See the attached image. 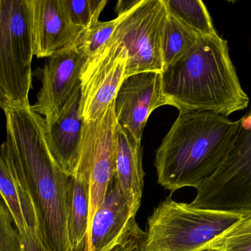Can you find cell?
I'll return each mask as SVG.
<instances>
[{"mask_svg":"<svg viewBox=\"0 0 251 251\" xmlns=\"http://www.w3.org/2000/svg\"><path fill=\"white\" fill-rule=\"evenodd\" d=\"M4 112L6 138L0 155L32 204L44 246L49 251H69L67 210L72 175L51 156L43 116L31 107H8Z\"/></svg>","mask_w":251,"mask_h":251,"instance_id":"obj_1","label":"cell"},{"mask_svg":"<svg viewBox=\"0 0 251 251\" xmlns=\"http://www.w3.org/2000/svg\"><path fill=\"white\" fill-rule=\"evenodd\" d=\"M167 105L180 112H210L228 117L250 103L231 60L228 41L200 36L176 62L161 72Z\"/></svg>","mask_w":251,"mask_h":251,"instance_id":"obj_2","label":"cell"},{"mask_svg":"<svg viewBox=\"0 0 251 251\" xmlns=\"http://www.w3.org/2000/svg\"><path fill=\"white\" fill-rule=\"evenodd\" d=\"M239 121L210 112H180L156 150L158 183L171 193L197 188L225 159Z\"/></svg>","mask_w":251,"mask_h":251,"instance_id":"obj_3","label":"cell"},{"mask_svg":"<svg viewBox=\"0 0 251 251\" xmlns=\"http://www.w3.org/2000/svg\"><path fill=\"white\" fill-rule=\"evenodd\" d=\"M251 215L197 209L165 199L148 218L146 239L140 251H199Z\"/></svg>","mask_w":251,"mask_h":251,"instance_id":"obj_4","label":"cell"},{"mask_svg":"<svg viewBox=\"0 0 251 251\" xmlns=\"http://www.w3.org/2000/svg\"><path fill=\"white\" fill-rule=\"evenodd\" d=\"M33 56L27 0H0V93L6 108L31 107Z\"/></svg>","mask_w":251,"mask_h":251,"instance_id":"obj_5","label":"cell"},{"mask_svg":"<svg viewBox=\"0 0 251 251\" xmlns=\"http://www.w3.org/2000/svg\"><path fill=\"white\" fill-rule=\"evenodd\" d=\"M239 125L225 159L196 188L190 206L222 212H251V108Z\"/></svg>","mask_w":251,"mask_h":251,"instance_id":"obj_6","label":"cell"},{"mask_svg":"<svg viewBox=\"0 0 251 251\" xmlns=\"http://www.w3.org/2000/svg\"><path fill=\"white\" fill-rule=\"evenodd\" d=\"M168 10L163 0H140L123 16L110 41L127 52L126 78L163 70L162 44Z\"/></svg>","mask_w":251,"mask_h":251,"instance_id":"obj_7","label":"cell"},{"mask_svg":"<svg viewBox=\"0 0 251 251\" xmlns=\"http://www.w3.org/2000/svg\"><path fill=\"white\" fill-rule=\"evenodd\" d=\"M118 124L115 100L99 119L84 123L76 169H85L91 173L90 228L114 177Z\"/></svg>","mask_w":251,"mask_h":251,"instance_id":"obj_8","label":"cell"},{"mask_svg":"<svg viewBox=\"0 0 251 251\" xmlns=\"http://www.w3.org/2000/svg\"><path fill=\"white\" fill-rule=\"evenodd\" d=\"M128 55L116 43H108L88 59L81 73L80 112L84 122L99 119L113 103L126 78Z\"/></svg>","mask_w":251,"mask_h":251,"instance_id":"obj_9","label":"cell"},{"mask_svg":"<svg viewBox=\"0 0 251 251\" xmlns=\"http://www.w3.org/2000/svg\"><path fill=\"white\" fill-rule=\"evenodd\" d=\"M122 195L114 177L91 222L88 251H140L146 231Z\"/></svg>","mask_w":251,"mask_h":251,"instance_id":"obj_10","label":"cell"},{"mask_svg":"<svg viewBox=\"0 0 251 251\" xmlns=\"http://www.w3.org/2000/svg\"><path fill=\"white\" fill-rule=\"evenodd\" d=\"M86 60L75 43L49 57L40 71L41 89L31 109L45 119L57 115L80 86L81 73Z\"/></svg>","mask_w":251,"mask_h":251,"instance_id":"obj_11","label":"cell"},{"mask_svg":"<svg viewBox=\"0 0 251 251\" xmlns=\"http://www.w3.org/2000/svg\"><path fill=\"white\" fill-rule=\"evenodd\" d=\"M165 105L161 72H141L125 78L115 99V112L121 126L141 141L151 113Z\"/></svg>","mask_w":251,"mask_h":251,"instance_id":"obj_12","label":"cell"},{"mask_svg":"<svg viewBox=\"0 0 251 251\" xmlns=\"http://www.w3.org/2000/svg\"><path fill=\"white\" fill-rule=\"evenodd\" d=\"M34 56L48 58L72 45L84 30L69 22L60 0H27Z\"/></svg>","mask_w":251,"mask_h":251,"instance_id":"obj_13","label":"cell"},{"mask_svg":"<svg viewBox=\"0 0 251 251\" xmlns=\"http://www.w3.org/2000/svg\"><path fill=\"white\" fill-rule=\"evenodd\" d=\"M81 85L57 115L45 119L49 149L60 167L69 175L76 171L83 131L80 112Z\"/></svg>","mask_w":251,"mask_h":251,"instance_id":"obj_14","label":"cell"},{"mask_svg":"<svg viewBox=\"0 0 251 251\" xmlns=\"http://www.w3.org/2000/svg\"><path fill=\"white\" fill-rule=\"evenodd\" d=\"M141 141L118 124L114 178L131 210L137 214L144 186Z\"/></svg>","mask_w":251,"mask_h":251,"instance_id":"obj_15","label":"cell"},{"mask_svg":"<svg viewBox=\"0 0 251 251\" xmlns=\"http://www.w3.org/2000/svg\"><path fill=\"white\" fill-rule=\"evenodd\" d=\"M91 174L76 170L71 177L67 210L69 251H88Z\"/></svg>","mask_w":251,"mask_h":251,"instance_id":"obj_16","label":"cell"},{"mask_svg":"<svg viewBox=\"0 0 251 251\" xmlns=\"http://www.w3.org/2000/svg\"><path fill=\"white\" fill-rule=\"evenodd\" d=\"M170 14L199 36L217 35L207 7L201 0H163Z\"/></svg>","mask_w":251,"mask_h":251,"instance_id":"obj_17","label":"cell"},{"mask_svg":"<svg viewBox=\"0 0 251 251\" xmlns=\"http://www.w3.org/2000/svg\"><path fill=\"white\" fill-rule=\"evenodd\" d=\"M199 37L168 12L162 37L163 69L182 57L196 44Z\"/></svg>","mask_w":251,"mask_h":251,"instance_id":"obj_18","label":"cell"},{"mask_svg":"<svg viewBox=\"0 0 251 251\" xmlns=\"http://www.w3.org/2000/svg\"><path fill=\"white\" fill-rule=\"evenodd\" d=\"M124 15L109 22L98 21L81 32L75 44L87 60L95 56L108 43Z\"/></svg>","mask_w":251,"mask_h":251,"instance_id":"obj_19","label":"cell"},{"mask_svg":"<svg viewBox=\"0 0 251 251\" xmlns=\"http://www.w3.org/2000/svg\"><path fill=\"white\" fill-rule=\"evenodd\" d=\"M206 249L213 251H251V215L218 236Z\"/></svg>","mask_w":251,"mask_h":251,"instance_id":"obj_20","label":"cell"},{"mask_svg":"<svg viewBox=\"0 0 251 251\" xmlns=\"http://www.w3.org/2000/svg\"><path fill=\"white\" fill-rule=\"evenodd\" d=\"M69 22L84 29L95 22L107 4V0H60Z\"/></svg>","mask_w":251,"mask_h":251,"instance_id":"obj_21","label":"cell"},{"mask_svg":"<svg viewBox=\"0 0 251 251\" xmlns=\"http://www.w3.org/2000/svg\"><path fill=\"white\" fill-rule=\"evenodd\" d=\"M0 195L19 230L22 234L26 229L17 185L12 177L4 159L0 155Z\"/></svg>","mask_w":251,"mask_h":251,"instance_id":"obj_22","label":"cell"},{"mask_svg":"<svg viewBox=\"0 0 251 251\" xmlns=\"http://www.w3.org/2000/svg\"><path fill=\"white\" fill-rule=\"evenodd\" d=\"M0 251H22V237L0 195Z\"/></svg>","mask_w":251,"mask_h":251,"instance_id":"obj_23","label":"cell"},{"mask_svg":"<svg viewBox=\"0 0 251 251\" xmlns=\"http://www.w3.org/2000/svg\"><path fill=\"white\" fill-rule=\"evenodd\" d=\"M20 235L22 237V251H49L40 239L37 225H26L25 232Z\"/></svg>","mask_w":251,"mask_h":251,"instance_id":"obj_24","label":"cell"},{"mask_svg":"<svg viewBox=\"0 0 251 251\" xmlns=\"http://www.w3.org/2000/svg\"><path fill=\"white\" fill-rule=\"evenodd\" d=\"M140 1V0H119L116 4L115 11L118 16H122L129 11Z\"/></svg>","mask_w":251,"mask_h":251,"instance_id":"obj_25","label":"cell"},{"mask_svg":"<svg viewBox=\"0 0 251 251\" xmlns=\"http://www.w3.org/2000/svg\"><path fill=\"white\" fill-rule=\"evenodd\" d=\"M0 109H2L3 111L6 109V106L5 104H4L2 97H1V93H0Z\"/></svg>","mask_w":251,"mask_h":251,"instance_id":"obj_26","label":"cell"},{"mask_svg":"<svg viewBox=\"0 0 251 251\" xmlns=\"http://www.w3.org/2000/svg\"><path fill=\"white\" fill-rule=\"evenodd\" d=\"M199 251H213L210 250V249H203V250Z\"/></svg>","mask_w":251,"mask_h":251,"instance_id":"obj_27","label":"cell"}]
</instances>
